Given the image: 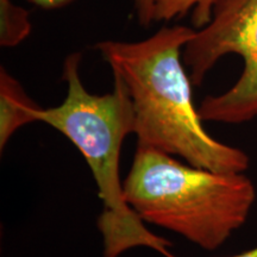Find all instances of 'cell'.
<instances>
[{"label":"cell","mask_w":257,"mask_h":257,"mask_svg":"<svg viewBox=\"0 0 257 257\" xmlns=\"http://www.w3.org/2000/svg\"><path fill=\"white\" fill-rule=\"evenodd\" d=\"M32 29L29 12L12 0H0V46L17 47Z\"/></svg>","instance_id":"cell-6"},{"label":"cell","mask_w":257,"mask_h":257,"mask_svg":"<svg viewBox=\"0 0 257 257\" xmlns=\"http://www.w3.org/2000/svg\"><path fill=\"white\" fill-rule=\"evenodd\" d=\"M41 107L28 95L22 83L4 66L0 67V152H4L19 128L36 123V112Z\"/></svg>","instance_id":"cell-5"},{"label":"cell","mask_w":257,"mask_h":257,"mask_svg":"<svg viewBox=\"0 0 257 257\" xmlns=\"http://www.w3.org/2000/svg\"><path fill=\"white\" fill-rule=\"evenodd\" d=\"M194 32L185 25L165 27L147 40L102 41L94 48L128 89L138 148L178 156L212 172L244 173L249 156L214 140L193 102L182 51Z\"/></svg>","instance_id":"cell-1"},{"label":"cell","mask_w":257,"mask_h":257,"mask_svg":"<svg viewBox=\"0 0 257 257\" xmlns=\"http://www.w3.org/2000/svg\"><path fill=\"white\" fill-rule=\"evenodd\" d=\"M229 54L242 57L243 72L226 92L201 101L202 121L240 124L257 117V0H214L210 22L195 30L182 51L193 85L201 86Z\"/></svg>","instance_id":"cell-4"},{"label":"cell","mask_w":257,"mask_h":257,"mask_svg":"<svg viewBox=\"0 0 257 257\" xmlns=\"http://www.w3.org/2000/svg\"><path fill=\"white\" fill-rule=\"evenodd\" d=\"M214 0H159L155 11V22H170L192 15L195 30L204 28L211 19Z\"/></svg>","instance_id":"cell-7"},{"label":"cell","mask_w":257,"mask_h":257,"mask_svg":"<svg viewBox=\"0 0 257 257\" xmlns=\"http://www.w3.org/2000/svg\"><path fill=\"white\" fill-rule=\"evenodd\" d=\"M29 2L32 3V4L40 6L42 9L54 10V9L63 8V6L70 4L73 0H29Z\"/></svg>","instance_id":"cell-9"},{"label":"cell","mask_w":257,"mask_h":257,"mask_svg":"<svg viewBox=\"0 0 257 257\" xmlns=\"http://www.w3.org/2000/svg\"><path fill=\"white\" fill-rule=\"evenodd\" d=\"M136 18L142 27H150L155 22V11L159 0H133Z\"/></svg>","instance_id":"cell-8"},{"label":"cell","mask_w":257,"mask_h":257,"mask_svg":"<svg viewBox=\"0 0 257 257\" xmlns=\"http://www.w3.org/2000/svg\"><path fill=\"white\" fill-rule=\"evenodd\" d=\"M167 257H175L174 255H172V253L168 252L166 255ZM230 257H257V246L256 248H252L248 250V251H244L242 253H239V255H234V256H230Z\"/></svg>","instance_id":"cell-10"},{"label":"cell","mask_w":257,"mask_h":257,"mask_svg":"<svg viewBox=\"0 0 257 257\" xmlns=\"http://www.w3.org/2000/svg\"><path fill=\"white\" fill-rule=\"evenodd\" d=\"M123 193L143 223L207 251L217 250L243 226L256 200L255 185L244 173L212 172L138 147Z\"/></svg>","instance_id":"cell-3"},{"label":"cell","mask_w":257,"mask_h":257,"mask_svg":"<svg viewBox=\"0 0 257 257\" xmlns=\"http://www.w3.org/2000/svg\"><path fill=\"white\" fill-rule=\"evenodd\" d=\"M81 61L80 53L69 54L64 59L66 98L55 107H41L36 119L68 138L91 169L102 202L98 227L104 257H119L137 246L154 249L166 256L170 243L148 230L131 210L119 179L121 147L126 136L135 134V111L128 89L119 74L112 72L113 89L110 93H89L80 75Z\"/></svg>","instance_id":"cell-2"}]
</instances>
